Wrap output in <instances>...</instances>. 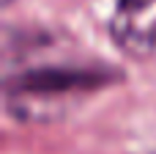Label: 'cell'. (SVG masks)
Wrapping results in <instances>:
<instances>
[{
	"mask_svg": "<svg viewBox=\"0 0 156 154\" xmlns=\"http://www.w3.org/2000/svg\"><path fill=\"white\" fill-rule=\"evenodd\" d=\"M118 80H123V74L107 63L47 61L33 66H8L3 77V105L19 124H49Z\"/></svg>",
	"mask_w": 156,
	"mask_h": 154,
	"instance_id": "1",
	"label": "cell"
},
{
	"mask_svg": "<svg viewBox=\"0 0 156 154\" xmlns=\"http://www.w3.org/2000/svg\"><path fill=\"white\" fill-rule=\"evenodd\" d=\"M110 36L115 47L132 58L156 52V0H115L110 17Z\"/></svg>",
	"mask_w": 156,
	"mask_h": 154,
	"instance_id": "2",
	"label": "cell"
}]
</instances>
